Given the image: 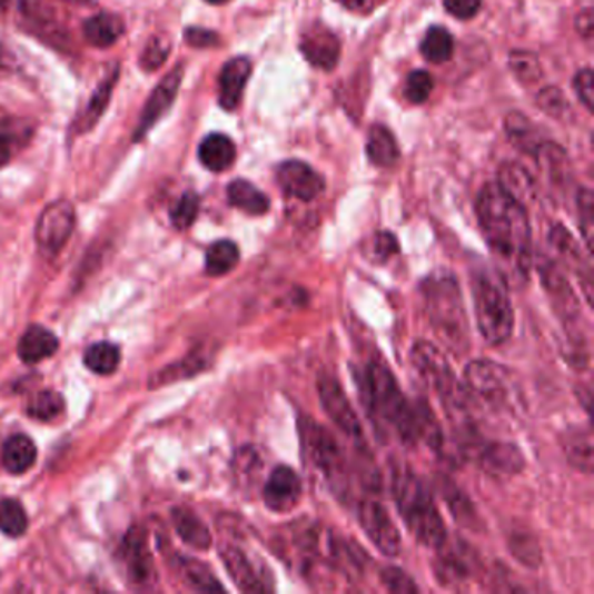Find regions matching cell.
Masks as SVG:
<instances>
[{"label": "cell", "instance_id": "obj_41", "mask_svg": "<svg viewBox=\"0 0 594 594\" xmlns=\"http://www.w3.org/2000/svg\"><path fill=\"white\" fill-rule=\"evenodd\" d=\"M171 46L168 41H165L162 37L154 36L147 46H145L143 52L140 55V67L145 72H152V70L159 69L168 58Z\"/></svg>", "mask_w": 594, "mask_h": 594}, {"label": "cell", "instance_id": "obj_19", "mask_svg": "<svg viewBox=\"0 0 594 594\" xmlns=\"http://www.w3.org/2000/svg\"><path fill=\"white\" fill-rule=\"evenodd\" d=\"M434 574L442 586L454 590L469 583L474 574V563L467 551L446 546L445 543L439 547L438 558L434 562Z\"/></svg>", "mask_w": 594, "mask_h": 594}, {"label": "cell", "instance_id": "obj_22", "mask_svg": "<svg viewBox=\"0 0 594 594\" xmlns=\"http://www.w3.org/2000/svg\"><path fill=\"white\" fill-rule=\"evenodd\" d=\"M563 454L574 469L584 474L593 473V430L590 426H574L565 429L560 438Z\"/></svg>", "mask_w": 594, "mask_h": 594}, {"label": "cell", "instance_id": "obj_43", "mask_svg": "<svg viewBox=\"0 0 594 594\" xmlns=\"http://www.w3.org/2000/svg\"><path fill=\"white\" fill-rule=\"evenodd\" d=\"M380 583L390 593H418V586L410 575L398 566H386L380 571Z\"/></svg>", "mask_w": 594, "mask_h": 594}, {"label": "cell", "instance_id": "obj_20", "mask_svg": "<svg viewBox=\"0 0 594 594\" xmlns=\"http://www.w3.org/2000/svg\"><path fill=\"white\" fill-rule=\"evenodd\" d=\"M117 81H119V65H116L107 76L101 79L100 85L92 91L89 97L88 105L82 110L81 116L77 117L73 122V131L77 135L89 133L95 126L101 121V117L109 109L110 100H112L113 89H116Z\"/></svg>", "mask_w": 594, "mask_h": 594}, {"label": "cell", "instance_id": "obj_8", "mask_svg": "<svg viewBox=\"0 0 594 594\" xmlns=\"http://www.w3.org/2000/svg\"><path fill=\"white\" fill-rule=\"evenodd\" d=\"M467 402L486 410H503L511 402L509 369L491 359H476L466 366L464 386Z\"/></svg>", "mask_w": 594, "mask_h": 594}, {"label": "cell", "instance_id": "obj_28", "mask_svg": "<svg viewBox=\"0 0 594 594\" xmlns=\"http://www.w3.org/2000/svg\"><path fill=\"white\" fill-rule=\"evenodd\" d=\"M227 197L234 208L241 209L249 217H261L270 209L269 197L246 180H234L227 187Z\"/></svg>", "mask_w": 594, "mask_h": 594}, {"label": "cell", "instance_id": "obj_1", "mask_svg": "<svg viewBox=\"0 0 594 594\" xmlns=\"http://www.w3.org/2000/svg\"><path fill=\"white\" fill-rule=\"evenodd\" d=\"M476 215L486 245L497 258V269L507 283H523L531 279L534 266L531 221L525 206L507 192L501 184H488L479 192Z\"/></svg>", "mask_w": 594, "mask_h": 594}, {"label": "cell", "instance_id": "obj_13", "mask_svg": "<svg viewBox=\"0 0 594 594\" xmlns=\"http://www.w3.org/2000/svg\"><path fill=\"white\" fill-rule=\"evenodd\" d=\"M181 79H184V67L177 65L171 72L162 77L159 85L156 86V89L150 92V97L147 98L143 109H141L140 121H138L137 128H135V143L143 140L156 128L157 122L161 121L162 117L168 113V110L174 107L178 91H180Z\"/></svg>", "mask_w": 594, "mask_h": 594}, {"label": "cell", "instance_id": "obj_11", "mask_svg": "<svg viewBox=\"0 0 594 594\" xmlns=\"http://www.w3.org/2000/svg\"><path fill=\"white\" fill-rule=\"evenodd\" d=\"M541 279H543L544 291L550 297L551 306L558 316L560 321L571 331L572 326L577 325L578 319L583 316L581 301L575 295L574 288L566 279L565 273L556 261L543 260L538 266Z\"/></svg>", "mask_w": 594, "mask_h": 594}, {"label": "cell", "instance_id": "obj_7", "mask_svg": "<svg viewBox=\"0 0 594 594\" xmlns=\"http://www.w3.org/2000/svg\"><path fill=\"white\" fill-rule=\"evenodd\" d=\"M300 438L304 454L314 467L334 485L335 491H347L346 452L338 439L325 426L313 418H300Z\"/></svg>", "mask_w": 594, "mask_h": 594}, {"label": "cell", "instance_id": "obj_29", "mask_svg": "<svg viewBox=\"0 0 594 594\" xmlns=\"http://www.w3.org/2000/svg\"><path fill=\"white\" fill-rule=\"evenodd\" d=\"M37 461V446L29 436L17 434L2 446V464L11 474H23L32 469Z\"/></svg>", "mask_w": 594, "mask_h": 594}, {"label": "cell", "instance_id": "obj_50", "mask_svg": "<svg viewBox=\"0 0 594 594\" xmlns=\"http://www.w3.org/2000/svg\"><path fill=\"white\" fill-rule=\"evenodd\" d=\"M12 70H14V57H12V52L0 42V79H2L6 73L12 72Z\"/></svg>", "mask_w": 594, "mask_h": 594}, {"label": "cell", "instance_id": "obj_51", "mask_svg": "<svg viewBox=\"0 0 594 594\" xmlns=\"http://www.w3.org/2000/svg\"><path fill=\"white\" fill-rule=\"evenodd\" d=\"M337 2L346 9H358L362 8L365 0H337Z\"/></svg>", "mask_w": 594, "mask_h": 594}, {"label": "cell", "instance_id": "obj_54", "mask_svg": "<svg viewBox=\"0 0 594 594\" xmlns=\"http://www.w3.org/2000/svg\"><path fill=\"white\" fill-rule=\"evenodd\" d=\"M9 0H0V12H4L8 9Z\"/></svg>", "mask_w": 594, "mask_h": 594}, {"label": "cell", "instance_id": "obj_42", "mask_svg": "<svg viewBox=\"0 0 594 594\" xmlns=\"http://www.w3.org/2000/svg\"><path fill=\"white\" fill-rule=\"evenodd\" d=\"M434 81L426 70H414L406 79L405 95L412 103L420 105L427 101L433 92Z\"/></svg>", "mask_w": 594, "mask_h": 594}, {"label": "cell", "instance_id": "obj_9", "mask_svg": "<svg viewBox=\"0 0 594 594\" xmlns=\"http://www.w3.org/2000/svg\"><path fill=\"white\" fill-rule=\"evenodd\" d=\"M466 452L474 464L492 478H513L525 469V457L514 443L479 442L473 434L466 438Z\"/></svg>", "mask_w": 594, "mask_h": 594}, {"label": "cell", "instance_id": "obj_32", "mask_svg": "<svg viewBox=\"0 0 594 594\" xmlns=\"http://www.w3.org/2000/svg\"><path fill=\"white\" fill-rule=\"evenodd\" d=\"M239 248L236 242L229 239L214 242L206 251V274L208 276L220 277L236 269L239 264Z\"/></svg>", "mask_w": 594, "mask_h": 594}, {"label": "cell", "instance_id": "obj_2", "mask_svg": "<svg viewBox=\"0 0 594 594\" xmlns=\"http://www.w3.org/2000/svg\"><path fill=\"white\" fill-rule=\"evenodd\" d=\"M363 405L378 427L396 434L405 445L420 442L417 403L403 394L386 363L372 359L358 377Z\"/></svg>", "mask_w": 594, "mask_h": 594}, {"label": "cell", "instance_id": "obj_47", "mask_svg": "<svg viewBox=\"0 0 594 594\" xmlns=\"http://www.w3.org/2000/svg\"><path fill=\"white\" fill-rule=\"evenodd\" d=\"M513 69L526 82L535 81L537 77H541V65L534 57H528V55H519V57L514 55Z\"/></svg>", "mask_w": 594, "mask_h": 594}, {"label": "cell", "instance_id": "obj_21", "mask_svg": "<svg viewBox=\"0 0 594 594\" xmlns=\"http://www.w3.org/2000/svg\"><path fill=\"white\" fill-rule=\"evenodd\" d=\"M251 73L248 58L239 57L227 61L218 79V101L224 110H236L241 103L246 82Z\"/></svg>", "mask_w": 594, "mask_h": 594}, {"label": "cell", "instance_id": "obj_33", "mask_svg": "<svg viewBox=\"0 0 594 594\" xmlns=\"http://www.w3.org/2000/svg\"><path fill=\"white\" fill-rule=\"evenodd\" d=\"M85 365L92 374L112 375L121 365V349L110 341H97L86 350Z\"/></svg>", "mask_w": 594, "mask_h": 594}, {"label": "cell", "instance_id": "obj_46", "mask_svg": "<svg viewBox=\"0 0 594 594\" xmlns=\"http://www.w3.org/2000/svg\"><path fill=\"white\" fill-rule=\"evenodd\" d=\"M446 11L458 20H469L482 9V0H443Z\"/></svg>", "mask_w": 594, "mask_h": 594}, {"label": "cell", "instance_id": "obj_34", "mask_svg": "<svg viewBox=\"0 0 594 594\" xmlns=\"http://www.w3.org/2000/svg\"><path fill=\"white\" fill-rule=\"evenodd\" d=\"M454 37L443 27H433L422 39L420 52L430 63H445L454 55Z\"/></svg>", "mask_w": 594, "mask_h": 594}, {"label": "cell", "instance_id": "obj_12", "mask_svg": "<svg viewBox=\"0 0 594 594\" xmlns=\"http://www.w3.org/2000/svg\"><path fill=\"white\" fill-rule=\"evenodd\" d=\"M358 518L366 537L382 554L389 558L398 556L402 551V535L386 507L378 501L368 498L359 504Z\"/></svg>", "mask_w": 594, "mask_h": 594}, {"label": "cell", "instance_id": "obj_23", "mask_svg": "<svg viewBox=\"0 0 594 594\" xmlns=\"http://www.w3.org/2000/svg\"><path fill=\"white\" fill-rule=\"evenodd\" d=\"M300 49L309 63L323 70L335 69L340 58V42L329 30H310L301 39Z\"/></svg>", "mask_w": 594, "mask_h": 594}, {"label": "cell", "instance_id": "obj_6", "mask_svg": "<svg viewBox=\"0 0 594 594\" xmlns=\"http://www.w3.org/2000/svg\"><path fill=\"white\" fill-rule=\"evenodd\" d=\"M410 356L412 365L417 369L422 380L426 382L427 387L438 394L445 403L448 417L455 418L458 424L462 422L464 426H469L471 417L467 414L469 402L462 386H458L454 369L448 359L443 356L442 350L433 346L430 341L418 340L412 347Z\"/></svg>", "mask_w": 594, "mask_h": 594}, {"label": "cell", "instance_id": "obj_5", "mask_svg": "<svg viewBox=\"0 0 594 594\" xmlns=\"http://www.w3.org/2000/svg\"><path fill=\"white\" fill-rule=\"evenodd\" d=\"M474 318L488 346H503L514 329L509 283L495 267L479 266L471 274Z\"/></svg>", "mask_w": 594, "mask_h": 594}, {"label": "cell", "instance_id": "obj_30", "mask_svg": "<svg viewBox=\"0 0 594 594\" xmlns=\"http://www.w3.org/2000/svg\"><path fill=\"white\" fill-rule=\"evenodd\" d=\"M369 161L380 168H390L399 159L398 143L389 129L384 126H374L369 129L368 145H366Z\"/></svg>", "mask_w": 594, "mask_h": 594}, {"label": "cell", "instance_id": "obj_38", "mask_svg": "<svg viewBox=\"0 0 594 594\" xmlns=\"http://www.w3.org/2000/svg\"><path fill=\"white\" fill-rule=\"evenodd\" d=\"M184 566L185 578L190 586L196 587L199 591H224V586L218 583V578L215 577L214 572L206 568L201 562L196 560H184L181 562Z\"/></svg>", "mask_w": 594, "mask_h": 594}, {"label": "cell", "instance_id": "obj_24", "mask_svg": "<svg viewBox=\"0 0 594 594\" xmlns=\"http://www.w3.org/2000/svg\"><path fill=\"white\" fill-rule=\"evenodd\" d=\"M125 33V20L113 12H98L82 23V36L92 48H112Z\"/></svg>", "mask_w": 594, "mask_h": 594}, {"label": "cell", "instance_id": "obj_27", "mask_svg": "<svg viewBox=\"0 0 594 594\" xmlns=\"http://www.w3.org/2000/svg\"><path fill=\"white\" fill-rule=\"evenodd\" d=\"M438 488L455 522L461 526L471 528V531H479L482 518H479L478 511H476L474 504L471 503V498L457 485H454L451 479H439Z\"/></svg>", "mask_w": 594, "mask_h": 594}, {"label": "cell", "instance_id": "obj_37", "mask_svg": "<svg viewBox=\"0 0 594 594\" xmlns=\"http://www.w3.org/2000/svg\"><path fill=\"white\" fill-rule=\"evenodd\" d=\"M29 528V518L24 507L14 498L0 501V532L9 537H21Z\"/></svg>", "mask_w": 594, "mask_h": 594}, {"label": "cell", "instance_id": "obj_16", "mask_svg": "<svg viewBox=\"0 0 594 594\" xmlns=\"http://www.w3.org/2000/svg\"><path fill=\"white\" fill-rule=\"evenodd\" d=\"M550 246L556 257V264H562L566 270L577 276L581 288L586 295L587 306L593 307V270L575 237L565 227L554 226L550 232Z\"/></svg>", "mask_w": 594, "mask_h": 594}, {"label": "cell", "instance_id": "obj_4", "mask_svg": "<svg viewBox=\"0 0 594 594\" xmlns=\"http://www.w3.org/2000/svg\"><path fill=\"white\" fill-rule=\"evenodd\" d=\"M393 497L399 516L415 541L430 550L446 543V526L426 483L410 467L393 471Z\"/></svg>", "mask_w": 594, "mask_h": 594}, {"label": "cell", "instance_id": "obj_31", "mask_svg": "<svg viewBox=\"0 0 594 594\" xmlns=\"http://www.w3.org/2000/svg\"><path fill=\"white\" fill-rule=\"evenodd\" d=\"M174 522L175 528L185 544L199 551L211 547V534H209L208 526L192 511L175 509Z\"/></svg>", "mask_w": 594, "mask_h": 594}, {"label": "cell", "instance_id": "obj_35", "mask_svg": "<svg viewBox=\"0 0 594 594\" xmlns=\"http://www.w3.org/2000/svg\"><path fill=\"white\" fill-rule=\"evenodd\" d=\"M29 140V126H20L17 122H11V125L2 122L0 125V168H4Z\"/></svg>", "mask_w": 594, "mask_h": 594}, {"label": "cell", "instance_id": "obj_49", "mask_svg": "<svg viewBox=\"0 0 594 594\" xmlns=\"http://www.w3.org/2000/svg\"><path fill=\"white\" fill-rule=\"evenodd\" d=\"M185 41L189 42L192 48H211V46L218 44V36L211 30L190 27L185 32Z\"/></svg>", "mask_w": 594, "mask_h": 594}, {"label": "cell", "instance_id": "obj_26", "mask_svg": "<svg viewBox=\"0 0 594 594\" xmlns=\"http://www.w3.org/2000/svg\"><path fill=\"white\" fill-rule=\"evenodd\" d=\"M197 156L206 169L221 174L236 161V145L227 135L211 133L199 145Z\"/></svg>", "mask_w": 594, "mask_h": 594}, {"label": "cell", "instance_id": "obj_53", "mask_svg": "<svg viewBox=\"0 0 594 594\" xmlns=\"http://www.w3.org/2000/svg\"><path fill=\"white\" fill-rule=\"evenodd\" d=\"M206 2H208V4L220 6V4H227L229 0H206Z\"/></svg>", "mask_w": 594, "mask_h": 594}, {"label": "cell", "instance_id": "obj_40", "mask_svg": "<svg viewBox=\"0 0 594 594\" xmlns=\"http://www.w3.org/2000/svg\"><path fill=\"white\" fill-rule=\"evenodd\" d=\"M509 547L518 562L525 563L531 568H537L541 565V547L537 541L531 535H516L509 538Z\"/></svg>", "mask_w": 594, "mask_h": 594}, {"label": "cell", "instance_id": "obj_17", "mask_svg": "<svg viewBox=\"0 0 594 594\" xmlns=\"http://www.w3.org/2000/svg\"><path fill=\"white\" fill-rule=\"evenodd\" d=\"M277 184L286 196L310 202L325 192V178L301 161H286L277 168Z\"/></svg>", "mask_w": 594, "mask_h": 594}, {"label": "cell", "instance_id": "obj_10", "mask_svg": "<svg viewBox=\"0 0 594 594\" xmlns=\"http://www.w3.org/2000/svg\"><path fill=\"white\" fill-rule=\"evenodd\" d=\"M73 227L76 209L69 201L60 199L46 206L36 226V242L41 254L48 258L57 257L69 242Z\"/></svg>", "mask_w": 594, "mask_h": 594}, {"label": "cell", "instance_id": "obj_3", "mask_svg": "<svg viewBox=\"0 0 594 594\" xmlns=\"http://www.w3.org/2000/svg\"><path fill=\"white\" fill-rule=\"evenodd\" d=\"M420 294L434 335L455 356H464L471 347L469 319L454 273L438 269L424 277Z\"/></svg>", "mask_w": 594, "mask_h": 594}, {"label": "cell", "instance_id": "obj_52", "mask_svg": "<svg viewBox=\"0 0 594 594\" xmlns=\"http://www.w3.org/2000/svg\"><path fill=\"white\" fill-rule=\"evenodd\" d=\"M57 2H65V4L82 6V4H89L91 0H57Z\"/></svg>", "mask_w": 594, "mask_h": 594}, {"label": "cell", "instance_id": "obj_45", "mask_svg": "<svg viewBox=\"0 0 594 594\" xmlns=\"http://www.w3.org/2000/svg\"><path fill=\"white\" fill-rule=\"evenodd\" d=\"M399 254V242L394 234L382 230L374 236V242H372V257L375 260L387 261L394 255Z\"/></svg>", "mask_w": 594, "mask_h": 594}, {"label": "cell", "instance_id": "obj_39", "mask_svg": "<svg viewBox=\"0 0 594 594\" xmlns=\"http://www.w3.org/2000/svg\"><path fill=\"white\" fill-rule=\"evenodd\" d=\"M197 215H199V197L194 192H185L184 196L178 199L175 208L171 209V224L177 227L178 230H187L194 226Z\"/></svg>", "mask_w": 594, "mask_h": 594}, {"label": "cell", "instance_id": "obj_15", "mask_svg": "<svg viewBox=\"0 0 594 594\" xmlns=\"http://www.w3.org/2000/svg\"><path fill=\"white\" fill-rule=\"evenodd\" d=\"M318 393L323 410L326 412L329 420L334 422L335 426L350 439L363 443L362 424H359L358 415L350 405L347 394L341 389L340 382L325 375V377L319 378Z\"/></svg>", "mask_w": 594, "mask_h": 594}, {"label": "cell", "instance_id": "obj_44", "mask_svg": "<svg viewBox=\"0 0 594 594\" xmlns=\"http://www.w3.org/2000/svg\"><path fill=\"white\" fill-rule=\"evenodd\" d=\"M578 217H581V230L586 239L587 254L593 249V196L590 190H583L578 196Z\"/></svg>", "mask_w": 594, "mask_h": 594}, {"label": "cell", "instance_id": "obj_25", "mask_svg": "<svg viewBox=\"0 0 594 594\" xmlns=\"http://www.w3.org/2000/svg\"><path fill=\"white\" fill-rule=\"evenodd\" d=\"M58 346L60 344H58L57 335L42 326H30L20 338L18 356L27 365H36V363L51 358L52 354L57 353Z\"/></svg>", "mask_w": 594, "mask_h": 594}, {"label": "cell", "instance_id": "obj_36", "mask_svg": "<svg viewBox=\"0 0 594 594\" xmlns=\"http://www.w3.org/2000/svg\"><path fill=\"white\" fill-rule=\"evenodd\" d=\"M65 412V399L61 394L55 390H41L32 396V399L27 406V414L29 417L36 418L39 422H52L60 417Z\"/></svg>", "mask_w": 594, "mask_h": 594}, {"label": "cell", "instance_id": "obj_14", "mask_svg": "<svg viewBox=\"0 0 594 594\" xmlns=\"http://www.w3.org/2000/svg\"><path fill=\"white\" fill-rule=\"evenodd\" d=\"M221 562L232 577L234 584L245 593H270L274 591L273 574L266 565L260 566L241 547H221Z\"/></svg>", "mask_w": 594, "mask_h": 594}, {"label": "cell", "instance_id": "obj_18", "mask_svg": "<svg viewBox=\"0 0 594 594\" xmlns=\"http://www.w3.org/2000/svg\"><path fill=\"white\" fill-rule=\"evenodd\" d=\"M300 476L291 467L277 466L264 486V504L273 513L285 514L294 511L301 501Z\"/></svg>", "mask_w": 594, "mask_h": 594}, {"label": "cell", "instance_id": "obj_48", "mask_svg": "<svg viewBox=\"0 0 594 594\" xmlns=\"http://www.w3.org/2000/svg\"><path fill=\"white\" fill-rule=\"evenodd\" d=\"M574 89L587 109L593 107V72L590 69L581 70L575 77Z\"/></svg>", "mask_w": 594, "mask_h": 594}]
</instances>
